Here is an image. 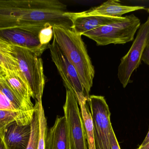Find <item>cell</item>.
<instances>
[{
  "label": "cell",
  "instance_id": "cell-18",
  "mask_svg": "<svg viewBox=\"0 0 149 149\" xmlns=\"http://www.w3.org/2000/svg\"><path fill=\"white\" fill-rule=\"evenodd\" d=\"M37 101L38 105L39 122V134L38 149H45V139L48 130L47 120L45 115L44 109L42 104V100Z\"/></svg>",
  "mask_w": 149,
  "mask_h": 149
},
{
  "label": "cell",
  "instance_id": "cell-17",
  "mask_svg": "<svg viewBox=\"0 0 149 149\" xmlns=\"http://www.w3.org/2000/svg\"><path fill=\"white\" fill-rule=\"evenodd\" d=\"M35 110L31 123V134L29 144L26 149H38L39 134V115L38 102L36 101Z\"/></svg>",
  "mask_w": 149,
  "mask_h": 149
},
{
  "label": "cell",
  "instance_id": "cell-21",
  "mask_svg": "<svg viewBox=\"0 0 149 149\" xmlns=\"http://www.w3.org/2000/svg\"><path fill=\"white\" fill-rule=\"evenodd\" d=\"M109 140L111 149H121L113 127L110 130Z\"/></svg>",
  "mask_w": 149,
  "mask_h": 149
},
{
  "label": "cell",
  "instance_id": "cell-22",
  "mask_svg": "<svg viewBox=\"0 0 149 149\" xmlns=\"http://www.w3.org/2000/svg\"><path fill=\"white\" fill-rule=\"evenodd\" d=\"M141 60L145 64L149 66V44L147 45L143 51Z\"/></svg>",
  "mask_w": 149,
  "mask_h": 149
},
{
  "label": "cell",
  "instance_id": "cell-15",
  "mask_svg": "<svg viewBox=\"0 0 149 149\" xmlns=\"http://www.w3.org/2000/svg\"><path fill=\"white\" fill-rule=\"evenodd\" d=\"M0 66L5 71L18 69L13 45L0 37Z\"/></svg>",
  "mask_w": 149,
  "mask_h": 149
},
{
  "label": "cell",
  "instance_id": "cell-24",
  "mask_svg": "<svg viewBox=\"0 0 149 149\" xmlns=\"http://www.w3.org/2000/svg\"><path fill=\"white\" fill-rule=\"evenodd\" d=\"M136 149H149V142L143 146H140Z\"/></svg>",
  "mask_w": 149,
  "mask_h": 149
},
{
  "label": "cell",
  "instance_id": "cell-13",
  "mask_svg": "<svg viewBox=\"0 0 149 149\" xmlns=\"http://www.w3.org/2000/svg\"><path fill=\"white\" fill-rule=\"evenodd\" d=\"M3 79L12 90L25 102L31 106L34 107L31 98L33 96L27 81L19 71H6L3 76Z\"/></svg>",
  "mask_w": 149,
  "mask_h": 149
},
{
  "label": "cell",
  "instance_id": "cell-8",
  "mask_svg": "<svg viewBox=\"0 0 149 149\" xmlns=\"http://www.w3.org/2000/svg\"><path fill=\"white\" fill-rule=\"evenodd\" d=\"M44 25L0 30V37L12 45L26 48L41 57L48 48L39 41V32Z\"/></svg>",
  "mask_w": 149,
  "mask_h": 149
},
{
  "label": "cell",
  "instance_id": "cell-14",
  "mask_svg": "<svg viewBox=\"0 0 149 149\" xmlns=\"http://www.w3.org/2000/svg\"><path fill=\"white\" fill-rule=\"evenodd\" d=\"M35 110L28 112L0 110V132L13 122L20 125L31 124Z\"/></svg>",
  "mask_w": 149,
  "mask_h": 149
},
{
  "label": "cell",
  "instance_id": "cell-4",
  "mask_svg": "<svg viewBox=\"0 0 149 149\" xmlns=\"http://www.w3.org/2000/svg\"><path fill=\"white\" fill-rule=\"evenodd\" d=\"M87 103L93 120L95 149H111L109 135L113 127L111 113L105 98L90 95Z\"/></svg>",
  "mask_w": 149,
  "mask_h": 149
},
{
  "label": "cell",
  "instance_id": "cell-7",
  "mask_svg": "<svg viewBox=\"0 0 149 149\" xmlns=\"http://www.w3.org/2000/svg\"><path fill=\"white\" fill-rule=\"evenodd\" d=\"M51 57L61 76L66 89L74 94L78 101L87 100L84 87L80 80L76 70L63 53L55 38L49 45Z\"/></svg>",
  "mask_w": 149,
  "mask_h": 149
},
{
  "label": "cell",
  "instance_id": "cell-3",
  "mask_svg": "<svg viewBox=\"0 0 149 149\" xmlns=\"http://www.w3.org/2000/svg\"><path fill=\"white\" fill-rule=\"evenodd\" d=\"M13 45L19 71L32 92L33 99L42 100L46 78L41 57L26 48Z\"/></svg>",
  "mask_w": 149,
  "mask_h": 149
},
{
  "label": "cell",
  "instance_id": "cell-19",
  "mask_svg": "<svg viewBox=\"0 0 149 149\" xmlns=\"http://www.w3.org/2000/svg\"><path fill=\"white\" fill-rule=\"evenodd\" d=\"M53 27L49 24H46L41 30L39 34V39L42 45L49 48V43L53 36Z\"/></svg>",
  "mask_w": 149,
  "mask_h": 149
},
{
  "label": "cell",
  "instance_id": "cell-5",
  "mask_svg": "<svg viewBox=\"0 0 149 149\" xmlns=\"http://www.w3.org/2000/svg\"><path fill=\"white\" fill-rule=\"evenodd\" d=\"M149 44V17L145 22L141 24L129 50L121 59L118 77L123 88L132 82L131 75L141 65L143 51Z\"/></svg>",
  "mask_w": 149,
  "mask_h": 149
},
{
  "label": "cell",
  "instance_id": "cell-1",
  "mask_svg": "<svg viewBox=\"0 0 149 149\" xmlns=\"http://www.w3.org/2000/svg\"><path fill=\"white\" fill-rule=\"evenodd\" d=\"M52 29L54 38L61 51L75 68L89 97L95 71L81 35L70 29L57 26Z\"/></svg>",
  "mask_w": 149,
  "mask_h": 149
},
{
  "label": "cell",
  "instance_id": "cell-2",
  "mask_svg": "<svg viewBox=\"0 0 149 149\" xmlns=\"http://www.w3.org/2000/svg\"><path fill=\"white\" fill-rule=\"evenodd\" d=\"M141 24L140 19L132 14L119 17L112 23L87 31L82 36L94 40L98 45L124 44L134 40Z\"/></svg>",
  "mask_w": 149,
  "mask_h": 149
},
{
  "label": "cell",
  "instance_id": "cell-6",
  "mask_svg": "<svg viewBox=\"0 0 149 149\" xmlns=\"http://www.w3.org/2000/svg\"><path fill=\"white\" fill-rule=\"evenodd\" d=\"M78 100L73 93L66 89L63 106L70 149H88L86 129Z\"/></svg>",
  "mask_w": 149,
  "mask_h": 149
},
{
  "label": "cell",
  "instance_id": "cell-9",
  "mask_svg": "<svg viewBox=\"0 0 149 149\" xmlns=\"http://www.w3.org/2000/svg\"><path fill=\"white\" fill-rule=\"evenodd\" d=\"M31 134V124L19 125L13 122L0 132L6 149H26Z\"/></svg>",
  "mask_w": 149,
  "mask_h": 149
},
{
  "label": "cell",
  "instance_id": "cell-23",
  "mask_svg": "<svg viewBox=\"0 0 149 149\" xmlns=\"http://www.w3.org/2000/svg\"><path fill=\"white\" fill-rule=\"evenodd\" d=\"M148 142H149V129L148 132L146 137H145V139H144V141H143L142 143V144H141L140 146H143V145H145V144L148 143Z\"/></svg>",
  "mask_w": 149,
  "mask_h": 149
},
{
  "label": "cell",
  "instance_id": "cell-16",
  "mask_svg": "<svg viewBox=\"0 0 149 149\" xmlns=\"http://www.w3.org/2000/svg\"><path fill=\"white\" fill-rule=\"evenodd\" d=\"M78 103L80 108L81 113L86 129L88 149H95L93 120L91 112L88 106L87 100L79 101Z\"/></svg>",
  "mask_w": 149,
  "mask_h": 149
},
{
  "label": "cell",
  "instance_id": "cell-26",
  "mask_svg": "<svg viewBox=\"0 0 149 149\" xmlns=\"http://www.w3.org/2000/svg\"><path fill=\"white\" fill-rule=\"evenodd\" d=\"M5 70L2 67L0 66V78L3 77V75L5 74Z\"/></svg>",
  "mask_w": 149,
  "mask_h": 149
},
{
  "label": "cell",
  "instance_id": "cell-10",
  "mask_svg": "<svg viewBox=\"0 0 149 149\" xmlns=\"http://www.w3.org/2000/svg\"><path fill=\"white\" fill-rule=\"evenodd\" d=\"M145 9L141 6H127L123 5L118 0H109L100 6L91 8L86 11L74 12L76 15L81 16H102L111 17H121L123 15L130 12Z\"/></svg>",
  "mask_w": 149,
  "mask_h": 149
},
{
  "label": "cell",
  "instance_id": "cell-20",
  "mask_svg": "<svg viewBox=\"0 0 149 149\" xmlns=\"http://www.w3.org/2000/svg\"><path fill=\"white\" fill-rule=\"evenodd\" d=\"M0 110L8 111H19L13 104H12L0 89Z\"/></svg>",
  "mask_w": 149,
  "mask_h": 149
},
{
  "label": "cell",
  "instance_id": "cell-12",
  "mask_svg": "<svg viewBox=\"0 0 149 149\" xmlns=\"http://www.w3.org/2000/svg\"><path fill=\"white\" fill-rule=\"evenodd\" d=\"M45 149H70L65 116L57 117L53 127L48 130Z\"/></svg>",
  "mask_w": 149,
  "mask_h": 149
},
{
  "label": "cell",
  "instance_id": "cell-11",
  "mask_svg": "<svg viewBox=\"0 0 149 149\" xmlns=\"http://www.w3.org/2000/svg\"><path fill=\"white\" fill-rule=\"evenodd\" d=\"M65 14L72 22V30L76 34L81 36L87 31L112 23L119 18L102 16H81L76 15L74 12L68 11Z\"/></svg>",
  "mask_w": 149,
  "mask_h": 149
},
{
  "label": "cell",
  "instance_id": "cell-25",
  "mask_svg": "<svg viewBox=\"0 0 149 149\" xmlns=\"http://www.w3.org/2000/svg\"><path fill=\"white\" fill-rule=\"evenodd\" d=\"M0 149H6L5 145L1 136H0Z\"/></svg>",
  "mask_w": 149,
  "mask_h": 149
}]
</instances>
